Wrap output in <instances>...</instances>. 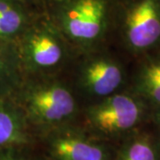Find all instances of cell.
Returning <instances> with one entry per match:
<instances>
[{"mask_svg":"<svg viewBox=\"0 0 160 160\" xmlns=\"http://www.w3.org/2000/svg\"><path fill=\"white\" fill-rule=\"evenodd\" d=\"M51 160H52V159H51Z\"/></svg>","mask_w":160,"mask_h":160,"instance_id":"15","label":"cell"},{"mask_svg":"<svg viewBox=\"0 0 160 160\" xmlns=\"http://www.w3.org/2000/svg\"><path fill=\"white\" fill-rule=\"evenodd\" d=\"M32 20L15 0H0V38L15 42Z\"/></svg>","mask_w":160,"mask_h":160,"instance_id":"12","label":"cell"},{"mask_svg":"<svg viewBox=\"0 0 160 160\" xmlns=\"http://www.w3.org/2000/svg\"><path fill=\"white\" fill-rule=\"evenodd\" d=\"M26 147H9L0 149V160H30L25 154Z\"/></svg>","mask_w":160,"mask_h":160,"instance_id":"13","label":"cell"},{"mask_svg":"<svg viewBox=\"0 0 160 160\" xmlns=\"http://www.w3.org/2000/svg\"><path fill=\"white\" fill-rule=\"evenodd\" d=\"M149 108L128 88L84 109L86 130L100 138H125L148 122Z\"/></svg>","mask_w":160,"mask_h":160,"instance_id":"5","label":"cell"},{"mask_svg":"<svg viewBox=\"0 0 160 160\" xmlns=\"http://www.w3.org/2000/svg\"><path fill=\"white\" fill-rule=\"evenodd\" d=\"M49 18L77 54L102 48L112 29L107 0H62Z\"/></svg>","mask_w":160,"mask_h":160,"instance_id":"3","label":"cell"},{"mask_svg":"<svg viewBox=\"0 0 160 160\" xmlns=\"http://www.w3.org/2000/svg\"><path fill=\"white\" fill-rule=\"evenodd\" d=\"M114 33L131 60L160 47V0H124L114 18Z\"/></svg>","mask_w":160,"mask_h":160,"instance_id":"6","label":"cell"},{"mask_svg":"<svg viewBox=\"0 0 160 160\" xmlns=\"http://www.w3.org/2000/svg\"><path fill=\"white\" fill-rule=\"evenodd\" d=\"M127 88L149 109L160 106V47L132 60Z\"/></svg>","mask_w":160,"mask_h":160,"instance_id":"8","label":"cell"},{"mask_svg":"<svg viewBox=\"0 0 160 160\" xmlns=\"http://www.w3.org/2000/svg\"><path fill=\"white\" fill-rule=\"evenodd\" d=\"M148 122L154 126L156 131L158 132V136L160 137V106L149 109Z\"/></svg>","mask_w":160,"mask_h":160,"instance_id":"14","label":"cell"},{"mask_svg":"<svg viewBox=\"0 0 160 160\" xmlns=\"http://www.w3.org/2000/svg\"><path fill=\"white\" fill-rule=\"evenodd\" d=\"M15 44L25 76L60 75L77 55L49 17L32 20Z\"/></svg>","mask_w":160,"mask_h":160,"instance_id":"2","label":"cell"},{"mask_svg":"<svg viewBox=\"0 0 160 160\" xmlns=\"http://www.w3.org/2000/svg\"><path fill=\"white\" fill-rule=\"evenodd\" d=\"M52 160H110L108 147L100 137L70 124L42 133Z\"/></svg>","mask_w":160,"mask_h":160,"instance_id":"7","label":"cell"},{"mask_svg":"<svg viewBox=\"0 0 160 160\" xmlns=\"http://www.w3.org/2000/svg\"><path fill=\"white\" fill-rule=\"evenodd\" d=\"M30 126L12 97L0 98V149L27 147L32 142Z\"/></svg>","mask_w":160,"mask_h":160,"instance_id":"9","label":"cell"},{"mask_svg":"<svg viewBox=\"0 0 160 160\" xmlns=\"http://www.w3.org/2000/svg\"><path fill=\"white\" fill-rule=\"evenodd\" d=\"M24 78L15 42L0 38V98L12 97Z\"/></svg>","mask_w":160,"mask_h":160,"instance_id":"10","label":"cell"},{"mask_svg":"<svg viewBox=\"0 0 160 160\" xmlns=\"http://www.w3.org/2000/svg\"><path fill=\"white\" fill-rule=\"evenodd\" d=\"M116 160H160V137L142 128L124 138Z\"/></svg>","mask_w":160,"mask_h":160,"instance_id":"11","label":"cell"},{"mask_svg":"<svg viewBox=\"0 0 160 160\" xmlns=\"http://www.w3.org/2000/svg\"><path fill=\"white\" fill-rule=\"evenodd\" d=\"M73 60L72 86L77 97L86 105L125 90L128 87L131 63L99 48L77 54Z\"/></svg>","mask_w":160,"mask_h":160,"instance_id":"4","label":"cell"},{"mask_svg":"<svg viewBox=\"0 0 160 160\" xmlns=\"http://www.w3.org/2000/svg\"><path fill=\"white\" fill-rule=\"evenodd\" d=\"M30 128L42 133L70 124L79 113V101L70 84L60 75L25 76L12 96Z\"/></svg>","mask_w":160,"mask_h":160,"instance_id":"1","label":"cell"}]
</instances>
